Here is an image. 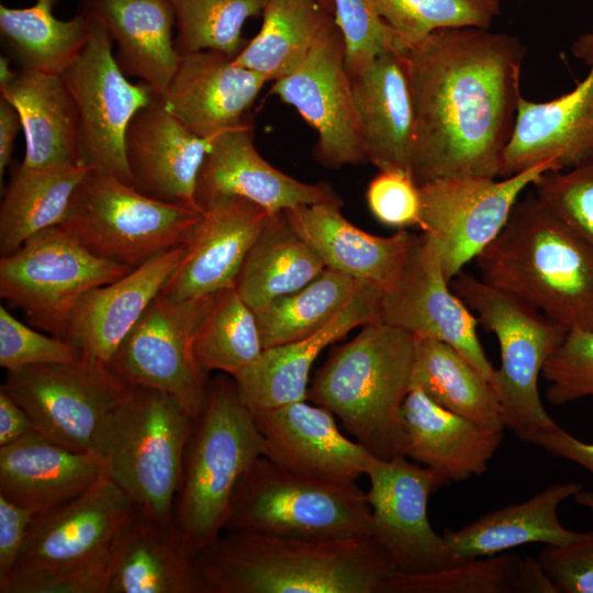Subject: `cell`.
I'll list each match as a JSON object with an SVG mask.
<instances>
[{
  "instance_id": "obj_1",
  "label": "cell",
  "mask_w": 593,
  "mask_h": 593,
  "mask_svg": "<svg viewBox=\"0 0 593 593\" xmlns=\"http://www.w3.org/2000/svg\"><path fill=\"white\" fill-rule=\"evenodd\" d=\"M401 52L415 113L414 180L500 176L526 47L507 33L455 27Z\"/></svg>"
},
{
  "instance_id": "obj_2",
  "label": "cell",
  "mask_w": 593,
  "mask_h": 593,
  "mask_svg": "<svg viewBox=\"0 0 593 593\" xmlns=\"http://www.w3.org/2000/svg\"><path fill=\"white\" fill-rule=\"evenodd\" d=\"M205 593H383L396 572L370 537L303 540L223 532L198 553Z\"/></svg>"
},
{
  "instance_id": "obj_3",
  "label": "cell",
  "mask_w": 593,
  "mask_h": 593,
  "mask_svg": "<svg viewBox=\"0 0 593 593\" xmlns=\"http://www.w3.org/2000/svg\"><path fill=\"white\" fill-rule=\"evenodd\" d=\"M481 279L564 327L593 329V253L530 193L477 257Z\"/></svg>"
},
{
  "instance_id": "obj_4",
  "label": "cell",
  "mask_w": 593,
  "mask_h": 593,
  "mask_svg": "<svg viewBox=\"0 0 593 593\" xmlns=\"http://www.w3.org/2000/svg\"><path fill=\"white\" fill-rule=\"evenodd\" d=\"M415 336L376 321L334 348L315 372L307 399L339 417L376 458L404 456L402 406L411 389Z\"/></svg>"
},
{
  "instance_id": "obj_5",
  "label": "cell",
  "mask_w": 593,
  "mask_h": 593,
  "mask_svg": "<svg viewBox=\"0 0 593 593\" xmlns=\"http://www.w3.org/2000/svg\"><path fill=\"white\" fill-rule=\"evenodd\" d=\"M194 421L170 394L132 387L99 423L90 450L103 473L138 511L160 524L172 523L187 445Z\"/></svg>"
},
{
  "instance_id": "obj_6",
  "label": "cell",
  "mask_w": 593,
  "mask_h": 593,
  "mask_svg": "<svg viewBox=\"0 0 593 593\" xmlns=\"http://www.w3.org/2000/svg\"><path fill=\"white\" fill-rule=\"evenodd\" d=\"M262 448L234 378L216 377L191 430L172 517L198 553L223 533L235 489Z\"/></svg>"
},
{
  "instance_id": "obj_7",
  "label": "cell",
  "mask_w": 593,
  "mask_h": 593,
  "mask_svg": "<svg viewBox=\"0 0 593 593\" xmlns=\"http://www.w3.org/2000/svg\"><path fill=\"white\" fill-rule=\"evenodd\" d=\"M223 532L303 540L371 538V508L356 482L303 477L260 456L235 489Z\"/></svg>"
},
{
  "instance_id": "obj_8",
  "label": "cell",
  "mask_w": 593,
  "mask_h": 593,
  "mask_svg": "<svg viewBox=\"0 0 593 593\" xmlns=\"http://www.w3.org/2000/svg\"><path fill=\"white\" fill-rule=\"evenodd\" d=\"M455 293L475 313L499 343L501 365L493 387L504 422L518 439L557 424L545 409L538 379L545 362L568 332L540 311L461 271L451 281Z\"/></svg>"
},
{
  "instance_id": "obj_9",
  "label": "cell",
  "mask_w": 593,
  "mask_h": 593,
  "mask_svg": "<svg viewBox=\"0 0 593 593\" xmlns=\"http://www.w3.org/2000/svg\"><path fill=\"white\" fill-rule=\"evenodd\" d=\"M203 211L153 199L115 176L91 169L59 225L93 255L136 268L186 244Z\"/></svg>"
},
{
  "instance_id": "obj_10",
  "label": "cell",
  "mask_w": 593,
  "mask_h": 593,
  "mask_svg": "<svg viewBox=\"0 0 593 593\" xmlns=\"http://www.w3.org/2000/svg\"><path fill=\"white\" fill-rule=\"evenodd\" d=\"M132 269L100 258L61 226L45 228L0 259V295L36 327L65 339L83 294Z\"/></svg>"
},
{
  "instance_id": "obj_11",
  "label": "cell",
  "mask_w": 593,
  "mask_h": 593,
  "mask_svg": "<svg viewBox=\"0 0 593 593\" xmlns=\"http://www.w3.org/2000/svg\"><path fill=\"white\" fill-rule=\"evenodd\" d=\"M223 292L182 300L159 293L108 366L132 387L172 395L197 421L206 404L209 383L194 344Z\"/></svg>"
},
{
  "instance_id": "obj_12",
  "label": "cell",
  "mask_w": 593,
  "mask_h": 593,
  "mask_svg": "<svg viewBox=\"0 0 593 593\" xmlns=\"http://www.w3.org/2000/svg\"><path fill=\"white\" fill-rule=\"evenodd\" d=\"M549 170L562 169L546 160L501 180L449 176L419 184L418 227L435 240L449 281L499 236L523 191Z\"/></svg>"
},
{
  "instance_id": "obj_13",
  "label": "cell",
  "mask_w": 593,
  "mask_h": 593,
  "mask_svg": "<svg viewBox=\"0 0 593 593\" xmlns=\"http://www.w3.org/2000/svg\"><path fill=\"white\" fill-rule=\"evenodd\" d=\"M112 47L107 31L91 20L86 45L60 76L77 111L81 164L132 184L126 130L156 93L149 85L127 79Z\"/></svg>"
},
{
  "instance_id": "obj_14",
  "label": "cell",
  "mask_w": 593,
  "mask_h": 593,
  "mask_svg": "<svg viewBox=\"0 0 593 593\" xmlns=\"http://www.w3.org/2000/svg\"><path fill=\"white\" fill-rule=\"evenodd\" d=\"M132 385L108 363L82 357L8 371L0 391L18 403L41 435L74 451H89L101 419Z\"/></svg>"
},
{
  "instance_id": "obj_15",
  "label": "cell",
  "mask_w": 593,
  "mask_h": 593,
  "mask_svg": "<svg viewBox=\"0 0 593 593\" xmlns=\"http://www.w3.org/2000/svg\"><path fill=\"white\" fill-rule=\"evenodd\" d=\"M371 538L402 573L422 574L445 569L457 560L443 535L432 527L428 499L448 484L433 469L405 456L376 459L367 473Z\"/></svg>"
},
{
  "instance_id": "obj_16",
  "label": "cell",
  "mask_w": 593,
  "mask_h": 593,
  "mask_svg": "<svg viewBox=\"0 0 593 593\" xmlns=\"http://www.w3.org/2000/svg\"><path fill=\"white\" fill-rule=\"evenodd\" d=\"M446 278L435 240L416 235L402 273L381 299V321L457 349L492 384L495 369L478 336L479 320Z\"/></svg>"
},
{
  "instance_id": "obj_17",
  "label": "cell",
  "mask_w": 593,
  "mask_h": 593,
  "mask_svg": "<svg viewBox=\"0 0 593 593\" xmlns=\"http://www.w3.org/2000/svg\"><path fill=\"white\" fill-rule=\"evenodd\" d=\"M137 512L132 499L103 474L77 497L35 517L11 573L107 557Z\"/></svg>"
},
{
  "instance_id": "obj_18",
  "label": "cell",
  "mask_w": 593,
  "mask_h": 593,
  "mask_svg": "<svg viewBox=\"0 0 593 593\" xmlns=\"http://www.w3.org/2000/svg\"><path fill=\"white\" fill-rule=\"evenodd\" d=\"M271 93L316 131L314 153L323 165L339 168L367 160L338 26L299 68L273 81Z\"/></svg>"
},
{
  "instance_id": "obj_19",
  "label": "cell",
  "mask_w": 593,
  "mask_h": 593,
  "mask_svg": "<svg viewBox=\"0 0 593 593\" xmlns=\"http://www.w3.org/2000/svg\"><path fill=\"white\" fill-rule=\"evenodd\" d=\"M571 49L589 67L586 76L574 90L547 102L519 98L501 178L546 160L570 169L593 159V26Z\"/></svg>"
},
{
  "instance_id": "obj_20",
  "label": "cell",
  "mask_w": 593,
  "mask_h": 593,
  "mask_svg": "<svg viewBox=\"0 0 593 593\" xmlns=\"http://www.w3.org/2000/svg\"><path fill=\"white\" fill-rule=\"evenodd\" d=\"M253 415L264 440L262 456L296 474L353 483L378 459L339 430L333 413L305 400Z\"/></svg>"
},
{
  "instance_id": "obj_21",
  "label": "cell",
  "mask_w": 593,
  "mask_h": 593,
  "mask_svg": "<svg viewBox=\"0 0 593 593\" xmlns=\"http://www.w3.org/2000/svg\"><path fill=\"white\" fill-rule=\"evenodd\" d=\"M202 209L186 255L160 292L167 296L182 300L235 288L246 256L271 214L240 197L216 198Z\"/></svg>"
},
{
  "instance_id": "obj_22",
  "label": "cell",
  "mask_w": 593,
  "mask_h": 593,
  "mask_svg": "<svg viewBox=\"0 0 593 593\" xmlns=\"http://www.w3.org/2000/svg\"><path fill=\"white\" fill-rule=\"evenodd\" d=\"M213 138L191 133L155 94L126 130L132 186L153 199L203 211L197 201V184Z\"/></svg>"
},
{
  "instance_id": "obj_23",
  "label": "cell",
  "mask_w": 593,
  "mask_h": 593,
  "mask_svg": "<svg viewBox=\"0 0 593 593\" xmlns=\"http://www.w3.org/2000/svg\"><path fill=\"white\" fill-rule=\"evenodd\" d=\"M383 293L361 282L349 303L310 336L269 347L233 376L251 412L281 407L307 399L310 370L318 355L351 329L381 320Z\"/></svg>"
},
{
  "instance_id": "obj_24",
  "label": "cell",
  "mask_w": 593,
  "mask_h": 593,
  "mask_svg": "<svg viewBox=\"0 0 593 593\" xmlns=\"http://www.w3.org/2000/svg\"><path fill=\"white\" fill-rule=\"evenodd\" d=\"M240 197L275 214L300 205L340 201L326 183H306L271 166L257 152L249 122L220 133L201 167L197 201Z\"/></svg>"
},
{
  "instance_id": "obj_25",
  "label": "cell",
  "mask_w": 593,
  "mask_h": 593,
  "mask_svg": "<svg viewBox=\"0 0 593 593\" xmlns=\"http://www.w3.org/2000/svg\"><path fill=\"white\" fill-rule=\"evenodd\" d=\"M266 82L237 65L234 56L204 49L180 55L161 101L191 133L215 137L246 122V113Z\"/></svg>"
},
{
  "instance_id": "obj_26",
  "label": "cell",
  "mask_w": 593,
  "mask_h": 593,
  "mask_svg": "<svg viewBox=\"0 0 593 593\" xmlns=\"http://www.w3.org/2000/svg\"><path fill=\"white\" fill-rule=\"evenodd\" d=\"M187 243L161 251L123 277L91 289L76 304L65 339L83 357L108 363L181 264Z\"/></svg>"
},
{
  "instance_id": "obj_27",
  "label": "cell",
  "mask_w": 593,
  "mask_h": 593,
  "mask_svg": "<svg viewBox=\"0 0 593 593\" xmlns=\"http://www.w3.org/2000/svg\"><path fill=\"white\" fill-rule=\"evenodd\" d=\"M283 212L326 268L382 293L400 278L416 236L405 230L387 237L367 233L345 219L340 201L300 205Z\"/></svg>"
},
{
  "instance_id": "obj_28",
  "label": "cell",
  "mask_w": 593,
  "mask_h": 593,
  "mask_svg": "<svg viewBox=\"0 0 593 593\" xmlns=\"http://www.w3.org/2000/svg\"><path fill=\"white\" fill-rule=\"evenodd\" d=\"M349 77L367 160L412 175L415 113L402 52L388 51Z\"/></svg>"
},
{
  "instance_id": "obj_29",
  "label": "cell",
  "mask_w": 593,
  "mask_h": 593,
  "mask_svg": "<svg viewBox=\"0 0 593 593\" xmlns=\"http://www.w3.org/2000/svg\"><path fill=\"white\" fill-rule=\"evenodd\" d=\"M404 456L437 472L447 483L483 474L503 430L483 427L435 403L411 387L403 406Z\"/></svg>"
},
{
  "instance_id": "obj_30",
  "label": "cell",
  "mask_w": 593,
  "mask_h": 593,
  "mask_svg": "<svg viewBox=\"0 0 593 593\" xmlns=\"http://www.w3.org/2000/svg\"><path fill=\"white\" fill-rule=\"evenodd\" d=\"M103 473L91 451H74L35 429L0 446V495L37 515L87 491Z\"/></svg>"
},
{
  "instance_id": "obj_31",
  "label": "cell",
  "mask_w": 593,
  "mask_h": 593,
  "mask_svg": "<svg viewBox=\"0 0 593 593\" xmlns=\"http://www.w3.org/2000/svg\"><path fill=\"white\" fill-rule=\"evenodd\" d=\"M108 593H205L198 551L174 522L138 511L112 549Z\"/></svg>"
},
{
  "instance_id": "obj_32",
  "label": "cell",
  "mask_w": 593,
  "mask_h": 593,
  "mask_svg": "<svg viewBox=\"0 0 593 593\" xmlns=\"http://www.w3.org/2000/svg\"><path fill=\"white\" fill-rule=\"evenodd\" d=\"M80 12L107 31L126 76L149 85L159 97L166 93L180 60L168 0H81Z\"/></svg>"
},
{
  "instance_id": "obj_33",
  "label": "cell",
  "mask_w": 593,
  "mask_h": 593,
  "mask_svg": "<svg viewBox=\"0 0 593 593\" xmlns=\"http://www.w3.org/2000/svg\"><path fill=\"white\" fill-rule=\"evenodd\" d=\"M0 97L18 111L25 138L22 165H82L78 118L61 76L23 69L0 82Z\"/></svg>"
},
{
  "instance_id": "obj_34",
  "label": "cell",
  "mask_w": 593,
  "mask_h": 593,
  "mask_svg": "<svg viewBox=\"0 0 593 593\" xmlns=\"http://www.w3.org/2000/svg\"><path fill=\"white\" fill-rule=\"evenodd\" d=\"M582 489L577 482L549 484L522 503L488 512L459 529H446L444 540L457 560L493 556L528 544H567L581 533L560 523L558 506Z\"/></svg>"
},
{
  "instance_id": "obj_35",
  "label": "cell",
  "mask_w": 593,
  "mask_h": 593,
  "mask_svg": "<svg viewBox=\"0 0 593 593\" xmlns=\"http://www.w3.org/2000/svg\"><path fill=\"white\" fill-rule=\"evenodd\" d=\"M261 14L259 32L234 61L267 81L293 72L338 26L335 14L315 0H268Z\"/></svg>"
},
{
  "instance_id": "obj_36",
  "label": "cell",
  "mask_w": 593,
  "mask_h": 593,
  "mask_svg": "<svg viewBox=\"0 0 593 593\" xmlns=\"http://www.w3.org/2000/svg\"><path fill=\"white\" fill-rule=\"evenodd\" d=\"M325 270L321 257L282 211L270 214L246 256L235 289L255 311L301 289Z\"/></svg>"
},
{
  "instance_id": "obj_37",
  "label": "cell",
  "mask_w": 593,
  "mask_h": 593,
  "mask_svg": "<svg viewBox=\"0 0 593 593\" xmlns=\"http://www.w3.org/2000/svg\"><path fill=\"white\" fill-rule=\"evenodd\" d=\"M91 169L85 165H19L0 204L1 257L14 253L34 234L60 225L77 187Z\"/></svg>"
},
{
  "instance_id": "obj_38",
  "label": "cell",
  "mask_w": 593,
  "mask_h": 593,
  "mask_svg": "<svg viewBox=\"0 0 593 593\" xmlns=\"http://www.w3.org/2000/svg\"><path fill=\"white\" fill-rule=\"evenodd\" d=\"M411 387L435 403L483 427L504 430L499 395L457 349L434 338L415 337Z\"/></svg>"
},
{
  "instance_id": "obj_39",
  "label": "cell",
  "mask_w": 593,
  "mask_h": 593,
  "mask_svg": "<svg viewBox=\"0 0 593 593\" xmlns=\"http://www.w3.org/2000/svg\"><path fill=\"white\" fill-rule=\"evenodd\" d=\"M59 0H35L31 7L0 4V35L19 69L60 76L81 53L91 20L79 12L69 20L54 15Z\"/></svg>"
},
{
  "instance_id": "obj_40",
  "label": "cell",
  "mask_w": 593,
  "mask_h": 593,
  "mask_svg": "<svg viewBox=\"0 0 593 593\" xmlns=\"http://www.w3.org/2000/svg\"><path fill=\"white\" fill-rule=\"evenodd\" d=\"M383 593H557L538 560L502 552L459 560L429 573L400 571L385 582Z\"/></svg>"
},
{
  "instance_id": "obj_41",
  "label": "cell",
  "mask_w": 593,
  "mask_h": 593,
  "mask_svg": "<svg viewBox=\"0 0 593 593\" xmlns=\"http://www.w3.org/2000/svg\"><path fill=\"white\" fill-rule=\"evenodd\" d=\"M360 284L326 268L301 289L255 310L264 349L299 340L324 327L349 303Z\"/></svg>"
},
{
  "instance_id": "obj_42",
  "label": "cell",
  "mask_w": 593,
  "mask_h": 593,
  "mask_svg": "<svg viewBox=\"0 0 593 593\" xmlns=\"http://www.w3.org/2000/svg\"><path fill=\"white\" fill-rule=\"evenodd\" d=\"M255 312L235 288L225 290L203 323L194 344L200 367L234 376L262 353Z\"/></svg>"
},
{
  "instance_id": "obj_43",
  "label": "cell",
  "mask_w": 593,
  "mask_h": 593,
  "mask_svg": "<svg viewBox=\"0 0 593 593\" xmlns=\"http://www.w3.org/2000/svg\"><path fill=\"white\" fill-rule=\"evenodd\" d=\"M176 19L180 55L214 49L236 56L246 45L244 24L262 13L268 0H168Z\"/></svg>"
},
{
  "instance_id": "obj_44",
  "label": "cell",
  "mask_w": 593,
  "mask_h": 593,
  "mask_svg": "<svg viewBox=\"0 0 593 593\" xmlns=\"http://www.w3.org/2000/svg\"><path fill=\"white\" fill-rule=\"evenodd\" d=\"M403 51L428 34L455 27L489 30L501 0H372Z\"/></svg>"
},
{
  "instance_id": "obj_45",
  "label": "cell",
  "mask_w": 593,
  "mask_h": 593,
  "mask_svg": "<svg viewBox=\"0 0 593 593\" xmlns=\"http://www.w3.org/2000/svg\"><path fill=\"white\" fill-rule=\"evenodd\" d=\"M536 197L593 253V159L549 170L532 186Z\"/></svg>"
},
{
  "instance_id": "obj_46",
  "label": "cell",
  "mask_w": 593,
  "mask_h": 593,
  "mask_svg": "<svg viewBox=\"0 0 593 593\" xmlns=\"http://www.w3.org/2000/svg\"><path fill=\"white\" fill-rule=\"evenodd\" d=\"M541 376L548 382L546 398L553 405L593 400V329H569L545 362Z\"/></svg>"
},
{
  "instance_id": "obj_47",
  "label": "cell",
  "mask_w": 593,
  "mask_h": 593,
  "mask_svg": "<svg viewBox=\"0 0 593 593\" xmlns=\"http://www.w3.org/2000/svg\"><path fill=\"white\" fill-rule=\"evenodd\" d=\"M333 4L349 76L363 70L381 54L400 51L393 32L377 12L372 0H333Z\"/></svg>"
},
{
  "instance_id": "obj_48",
  "label": "cell",
  "mask_w": 593,
  "mask_h": 593,
  "mask_svg": "<svg viewBox=\"0 0 593 593\" xmlns=\"http://www.w3.org/2000/svg\"><path fill=\"white\" fill-rule=\"evenodd\" d=\"M82 357L81 350L69 340L36 332L0 306V366L7 371L74 362Z\"/></svg>"
},
{
  "instance_id": "obj_49",
  "label": "cell",
  "mask_w": 593,
  "mask_h": 593,
  "mask_svg": "<svg viewBox=\"0 0 593 593\" xmlns=\"http://www.w3.org/2000/svg\"><path fill=\"white\" fill-rule=\"evenodd\" d=\"M111 553L68 568L13 572L0 593H108Z\"/></svg>"
},
{
  "instance_id": "obj_50",
  "label": "cell",
  "mask_w": 593,
  "mask_h": 593,
  "mask_svg": "<svg viewBox=\"0 0 593 593\" xmlns=\"http://www.w3.org/2000/svg\"><path fill=\"white\" fill-rule=\"evenodd\" d=\"M372 215L382 224L404 230L419 223V184L410 172L383 170L370 181L366 192Z\"/></svg>"
},
{
  "instance_id": "obj_51",
  "label": "cell",
  "mask_w": 593,
  "mask_h": 593,
  "mask_svg": "<svg viewBox=\"0 0 593 593\" xmlns=\"http://www.w3.org/2000/svg\"><path fill=\"white\" fill-rule=\"evenodd\" d=\"M538 562L557 593H593V530L562 545H546Z\"/></svg>"
},
{
  "instance_id": "obj_52",
  "label": "cell",
  "mask_w": 593,
  "mask_h": 593,
  "mask_svg": "<svg viewBox=\"0 0 593 593\" xmlns=\"http://www.w3.org/2000/svg\"><path fill=\"white\" fill-rule=\"evenodd\" d=\"M37 514L0 495V582L14 569Z\"/></svg>"
},
{
  "instance_id": "obj_53",
  "label": "cell",
  "mask_w": 593,
  "mask_h": 593,
  "mask_svg": "<svg viewBox=\"0 0 593 593\" xmlns=\"http://www.w3.org/2000/svg\"><path fill=\"white\" fill-rule=\"evenodd\" d=\"M525 443L536 445L551 455L568 459L593 473V444L577 439L558 425L530 435L525 439Z\"/></svg>"
},
{
  "instance_id": "obj_54",
  "label": "cell",
  "mask_w": 593,
  "mask_h": 593,
  "mask_svg": "<svg viewBox=\"0 0 593 593\" xmlns=\"http://www.w3.org/2000/svg\"><path fill=\"white\" fill-rule=\"evenodd\" d=\"M32 430L34 425L29 414L0 391V446L11 444Z\"/></svg>"
},
{
  "instance_id": "obj_55",
  "label": "cell",
  "mask_w": 593,
  "mask_h": 593,
  "mask_svg": "<svg viewBox=\"0 0 593 593\" xmlns=\"http://www.w3.org/2000/svg\"><path fill=\"white\" fill-rule=\"evenodd\" d=\"M22 127L16 109L0 97V181L2 183L5 168L10 164L14 141Z\"/></svg>"
},
{
  "instance_id": "obj_56",
  "label": "cell",
  "mask_w": 593,
  "mask_h": 593,
  "mask_svg": "<svg viewBox=\"0 0 593 593\" xmlns=\"http://www.w3.org/2000/svg\"><path fill=\"white\" fill-rule=\"evenodd\" d=\"M574 501L593 511V492L592 491H579L574 495Z\"/></svg>"
},
{
  "instance_id": "obj_57",
  "label": "cell",
  "mask_w": 593,
  "mask_h": 593,
  "mask_svg": "<svg viewBox=\"0 0 593 593\" xmlns=\"http://www.w3.org/2000/svg\"><path fill=\"white\" fill-rule=\"evenodd\" d=\"M317 1L321 5H323L326 10L331 11L334 13V4H333V0H315Z\"/></svg>"
}]
</instances>
